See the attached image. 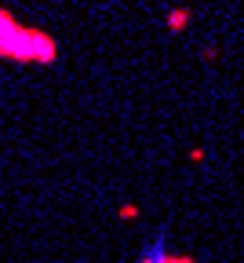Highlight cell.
Returning a JSON list of instances; mask_svg holds the SVG:
<instances>
[{
	"instance_id": "1",
	"label": "cell",
	"mask_w": 244,
	"mask_h": 263,
	"mask_svg": "<svg viewBox=\"0 0 244 263\" xmlns=\"http://www.w3.org/2000/svg\"><path fill=\"white\" fill-rule=\"evenodd\" d=\"M58 41L55 33L22 22L11 8H0V62L18 66H55L58 62Z\"/></svg>"
},
{
	"instance_id": "2",
	"label": "cell",
	"mask_w": 244,
	"mask_h": 263,
	"mask_svg": "<svg viewBox=\"0 0 244 263\" xmlns=\"http://www.w3.org/2000/svg\"><path fill=\"white\" fill-rule=\"evenodd\" d=\"M164 252H168V227H160V230H157L153 241L146 245V252L138 256L135 263H160V259H164Z\"/></svg>"
},
{
	"instance_id": "3",
	"label": "cell",
	"mask_w": 244,
	"mask_h": 263,
	"mask_svg": "<svg viewBox=\"0 0 244 263\" xmlns=\"http://www.w3.org/2000/svg\"><path fill=\"white\" fill-rule=\"evenodd\" d=\"M190 22H193V11H190V8H171V11L164 15V26H168L171 33H182Z\"/></svg>"
},
{
	"instance_id": "4",
	"label": "cell",
	"mask_w": 244,
	"mask_h": 263,
	"mask_svg": "<svg viewBox=\"0 0 244 263\" xmlns=\"http://www.w3.org/2000/svg\"><path fill=\"white\" fill-rule=\"evenodd\" d=\"M138 216H143V209H138V205H131V201L117 209V219H120V223H135Z\"/></svg>"
},
{
	"instance_id": "5",
	"label": "cell",
	"mask_w": 244,
	"mask_h": 263,
	"mask_svg": "<svg viewBox=\"0 0 244 263\" xmlns=\"http://www.w3.org/2000/svg\"><path fill=\"white\" fill-rule=\"evenodd\" d=\"M160 263H200V259H197L193 252H171V249H168Z\"/></svg>"
}]
</instances>
